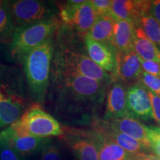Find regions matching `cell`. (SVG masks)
Wrapping results in <instances>:
<instances>
[{"label": "cell", "mask_w": 160, "mask_h": 160, "mask_svg": "<svg viewBox=\"0 0 160 160\" xmlns=\"http://www.w3.org/2000/svg\"><path fill=\"white\" fill-rule=\"evenodd\" d=\"M51 75H79L110 83L112 77L85 53L65 47L59 41L53 43Z\"/></svg>", "instance_id": "1"}, {"label": "cell", "mask_w": 160, "mask_h": 160, "mask_svg": "<svg viewBox=\"0 0 160 160\" xmlns=\"http://www.w3.org/2000/svg\"><path fill=\"white\" fill-rule=\"evenodd\" d=\"M53 38L33 49L22 59L26 80L33 99L45 102L48 93L53 57Z\"/></svg>", "instance_id": "2"}, {"label": "cell", "mask_w": 160, "mask_h": 160, "mask_svg": "<svg viewBox=\"0 0 160 160\" xmlns=\"http://www.w3.org/2000/svg\"><path fill=\"white\" fill-rule=\"evenodd\" d=\"M60 100L96 105L103 101L108 83L79 75H51Z\"/></svg>", "instance_id": "3"}, {"label": "cell", "mask_w": 160, "mask_h": 160, "mask_svg": "<svg viewBox=\"0 0 160 160\" xmlns=\"http://www.w3.org/2000/svg\"><path fill=\"white\" fill-rule=\"evenodd\" d=\"M58 27L59 22L56 18L48 21L16 28L10 44L11 57L22 61L31 51L53 38Z\"/></svg>", "instance_id": "4"}, {"label": "cell", "mask_w": 160, "mask_h": 160, "mask_svg": "<svg viewBox=\"0 0 160 160\" xmlns=\"http://www.w3.org/2000/svg\"><path fill=\"white\" fill-rule=\"evenodd\" d=\"M9 126L19 136L50 138L63 134L59 122L37 105L31 106L17 121Z\"/></svg>", "instance_id": "5"}, {"label": "cell", "mask_w": 160, "mask_h": 160, "mask_svg": "<svg viewBox=\"0 0 160 160\" xmlns=\"http://www.w3.org/2000/svg\"><path fill=\"white\" fill-rule=\"evenodd\" d=\"M8 2L13 22L19 26L32 25L56 19L53 6L46 2L17 0Z\"/></svg>", "instance_id": "6"}, {"label": "cell", "mask_w": 160, "mask_h": 160, "mask_svg": "<svg viewBox=\"0 0 160 160\" xmlns=\"http://www.w3.org/2000/svg\"><path fill=\"white\" fill-rule=\"evenodd\" d=\"M59 17L65 25L74 27L78 33L85 36L99 16L91 1L70 0L61 7Z\"/></svg>", "instance_id": "7"}, {"label": "cell", "mask_w": 160, "mask_h": 160, "mask_svg": "<svg viewBox=\"0 0 160 160\" xmlns=\"http://www.w3.org/2000/svg\"><path fill=\"white\" fill-rule=\"evenodd\" d=\"M51 141L48 137L17 135L10 126L0 132V145L10 146L22 157L37 154Z\"/></svg>", "instance_id": "8"}, {"label": "cell", "mask_w": 160, "mask_h": 160, "mask_svg": "<svg viewBox=\"0 0 160 160\" xmlns=\"http://www.w3.org/2000/svg\"><path fill=\"white\" fill-rule=\"evenodd\" d=\"M65 139L79 160H99L101 137L97 131L70 132Z\"/></svg>", "instance_id": "9"}, {"label": "cell", "mask_w": 160, "mask_h": 160, "mask_svg": "<svg viewBox=\"0 0 160 160\" xmlns=\"http://www.w3.org/2000/svg\"><path fill=\"white\" fill-rule=\"evenodd\" d=\"M126 99L130 114L143 121L153 119L148 91L141 83H136L128 89Z\"/></svg>", "instance_id": "10"}, {"label": "cell", "mask_w": 160, "mask_h": 160, "mask_svg": "<svg viewBox=\"0 0 160 160\" xmlns=\"http://www.w3.org/2000/svg\"><path fill=\"white\" fill-rule=\"evenodd\" d=\"M25 111L22 97L0 84V128L17 121Z\"/></svg>", "instance_id": "11"}, {"label": "cell", "mask_w": 160, "mask_h": 160, "mask_svg": "<svg viewBox=\"0 0 160 160\" xmlns=\"http://www.w3.org/2000/svg\"><path fill=\"white\" fill-rule=\"evenodd\" d=\"M85 43L90 59L104 71L116 75L117 54L112 46L96 41L88 35L85 36Z\"/></svg>", "instance_id": "12"}, {"label": "cell", "mask_w": 160, "mask_h": 160, "mask_svg": "<svg viewBox=\"0 0 160 160\" xmlns=\"http://www.w3.org/2000/svg\"><path fill=\"white\" fill-rule=\"evenodd\" d=\"M151 2V1L113 0L111 4V15L114 19L127 20L136 25L140 16L149 12Z\"/></svg>", "instance_id": "13"}, {"label": "cell", "mask_w": 160, "mask_h": 160, "mask_svg": "<svg viewBox=\"0 0 160 160\" xmlns=\"http://www.w3.org/2000/svg\"><path fill=\"white\" fill-rule=\"evenodd\" d=\"M142 72L141 59L133 51L117 52L116 76L119 79L131 82L139 79Z\"/></svg>", "instance_id": "14"}, {"label": "cell", "mask_w": 160, "mask_h": 160, "mask_svg": "<svg viewBox=\"0 0 160 160\" xmlns=\"http://www.w3.org/2000/svg\"><path fill=\"white\" fill-rule=\"evenodd\" d=\"M104 122L110 128L138 140L149 148L146 125L132 115Z\"/></svg>", "instance_id": "15"}, {"label": "cell", "mask_w": 160, "mask_h": 160, "mask_svg": "<svg viewBox=\"0 0 160 160\" xmlns=\"http://www.w3.org/2000/svg\"><path fill=\"white\" fill-rule=\"evenodd\" d=\"M125 88L120 83H115L111 86L107 98V107L104 121H110L130 114L127 108V99Z\"/></svg>", "instance_id": "16"}, {"label": "cell", "mask_w": 160, "mask_h": 160, "mask_svg": "<svg viewBox=\"0 0 160 160\" xmlns=\"http://www.w3.org/2000/svg\"><path fill=\"white\" fill-rule=\"evenodd\" d=\"M135 35V25L127 20L115 19L114 27L110 45L118 52L133 51V42Z\"/></svg>", "instance_id": "17"}, {"label": "cell", "mask_w": 160, "mask_h": 160, "mask_svg": "<svg viewBox=\"0 0 160 160\" xmlns=\"http://www.w3.org/2000/svg\"><path fill=\"white\" fill-rule=\"evenodd\" d=\"M96 131L111 139L112 141L118 144L120 147L131 154L147 153L148 151H150L148 148L138 140L110 128L105 122H102L98 124Z\"/></svg>", "instance_id": "18"}, {"label": "cell", "mask_w": 160, "mask_h": 160, "mask_svg": "<svg viewBox=\"0 0 160 160\" xmlns=\"http://www.w3.org/2000/svg\"><path fill=\"white\" fill-rule=\"evenodd\" d=\"M133 51L141 59L160 62L159 50L154 43L148 39L142 30L138 26H135Z\"/></svg>", "instance_id": "19"}, {"label": "cell", "mask_w": 160, "mask_h": 160, "mask_svg": "<svg viewBox=\"0 0 160 160\" xmlns=\"http://www.w3.org/2000/svg\"><path fill=\"white\" fill-rule=\"evenodd\" d=\"M114 22L115 19L112 15L99 16L86 35L99 42L110 45L113 36Z\"/></svg>", "instance_id": "20"}, {"label": "cell", "mask_w": 160, "mask_h": 160, "mask_svg": "<svg viewBox=\"0 0 160 160\" xmlns=\"http://www.w3.org/2000/svg\"><path fill=\"white\" fill-rule=\"evenodd\" d=\"M99 135L101 137V140L99 151V160H123L131 154L111 139L101 133H99Z\"/></svg>", "instance_id": "21"}, {"label": "cell", "mask_w": 160, "mask_h": 160, "mask_svg": "<svg viewBox=\"0 0 160 160\" xmlns=\"http://www.w3.org/2000/svg\"><path fill=\"white\" fill-rule=\"evenodd\" d=\"M135 26L139 27L148 39L160 47V25L149 12H145L140 16Z\"/></svg>", "instance_id": "22"}, {"label": "cell", "mask_w": 160, "mask_h": 160, "mask_svg": "<svg viewBox=\"0 0 160 160\" xmlns=\"http://www.w3.org/2000/svg\"><path fill=\"white\" fill-rule=\"evenodd\" d=\"M13 19L10 11L8 2L0 1V39L12 36L13 28Z\"/></svg>", "instance_id": "23"}, {"label": "cell", "mask_w": 160, "mask_h": 160, "mask_svg": "<svg viewBox=\"0 0 160 160\" xmlns=\"http://www.w3.org/2000/svg\"><path fill=\"white\" fill-rule=\"evenodd\" d=\"M150 151L160 157V127L146 126Z\"/></svg>", "instance_id": "24"}, {"label": "cell", "mask_w": 160, "mask_h": 160, "mask_svg": "<svg viewBox=\"0 0 160 160\" xmlns=\"http://www.w3.org/2000/svg\"><path fill=\"white\" fill-rule=\"evenodd\" d=\"M141 83L146 89L160 97V78L142 72L139 79Z\"/></svg>", "instance_id": "25"}, {"label": "cell", "mask_w": 160, "mask_h": 160, "mask_svg": "<svg viewBox=\"0 0 160 160\" xmlns=\"http://www.w3.org/2000/svg\"><path fill=\"white\" fill-rule=\"evenodd\" d=\"M42 160H62L59 147L52 141L42 151Z\"/></svg>", "instance_id": "26"}, {"label": "cell", "mask_w": 160, "mask_h": 160, "mask_svg": "<svg viewBox=\"0 0 160 160\" xmlns=\"http://www.w3.org/2000/svg\"><path fill=\"white\" fill-rule=\"evenodd\" d=\"M91 2L99 17L111 15V0H91Z\"/></svg>", "instance_id": "27"}, {"label": "cell", "mask_w": 160, "mask_h": 160, "mask_svg": "<svg viewBox=\"0 0 160 160\" xmlns=\"http://www.w3.org/2000/svg\"><path fill=\"white\" fill-rule=\"evenodd\" d=\"M0 160H23L22 157L7 145H0Z\"/></svg>", "instance_id": "28"}, {"label": "cell", "mask_w": 160, "mask_h": 160, "mask_svg": "<svg viewBox=\"0 0 160 160\" xmlns=\"http://www.w3.org/2000/svg\"><path fill=\"white\" fill-rule=\"evenodd\" d=\"M141 65L144 72L160 78V62L141 59Z\"/></svg>", "instance_id": "29"}, {"label": "cell", "mask_w": 160, "mask_h": 160, "mask_svg": "<svg viewBox=\"0 0 160 160\" xmlns=\"http://www.w3.org/2000/svg\"><path fill=\"white\" fill-rule=\"evenodd\" d=\"M148 94L151 102L153 118L154 119L156 122L160 125V97L148 90Z\"/></svg>", "instance_id": "30"}, {"label": "cell", "mask_w": 160, "mask_h": 160, "mask_svg": "<svg viewBox=\"0 0 160 160\" xmlns=\"http://www.w3.org/2000/svg\"><path fill=\"white\" fill-rule=\"evenodd\" d=\"M149 13L160 25V0L151 1Z\"/></svg>", "instance_id": "31"}, {"label": "cell", "mask_w": 160, "mask_h": 160, "mask_svg": "<svg viewBox=\"0 0 160 160\" xmlns=\"http://www.w3.org/2000/svg\"><path fill=\"white\" fill-rule=\"evenodd\" d=\"M131 160H160V157L147 153H139L130 155Z\"/></svg>", "instance_id": "32"}, {"label": "cell", "mask_w": 160, "mask_h": 160, "mask_svg": "<svg viewBox=\"0 0 160 160\" xmlns=\"http://www.w3.org/2000/svg\"><path fill=\"white\" fill-rule=\"evenodd\" d=\"M131 155V154H130ZM130 155H129V157H128V158H126V159H123V160H131V159H130Z\"/></svg>", "instance_id": "33"}]
</instances>
